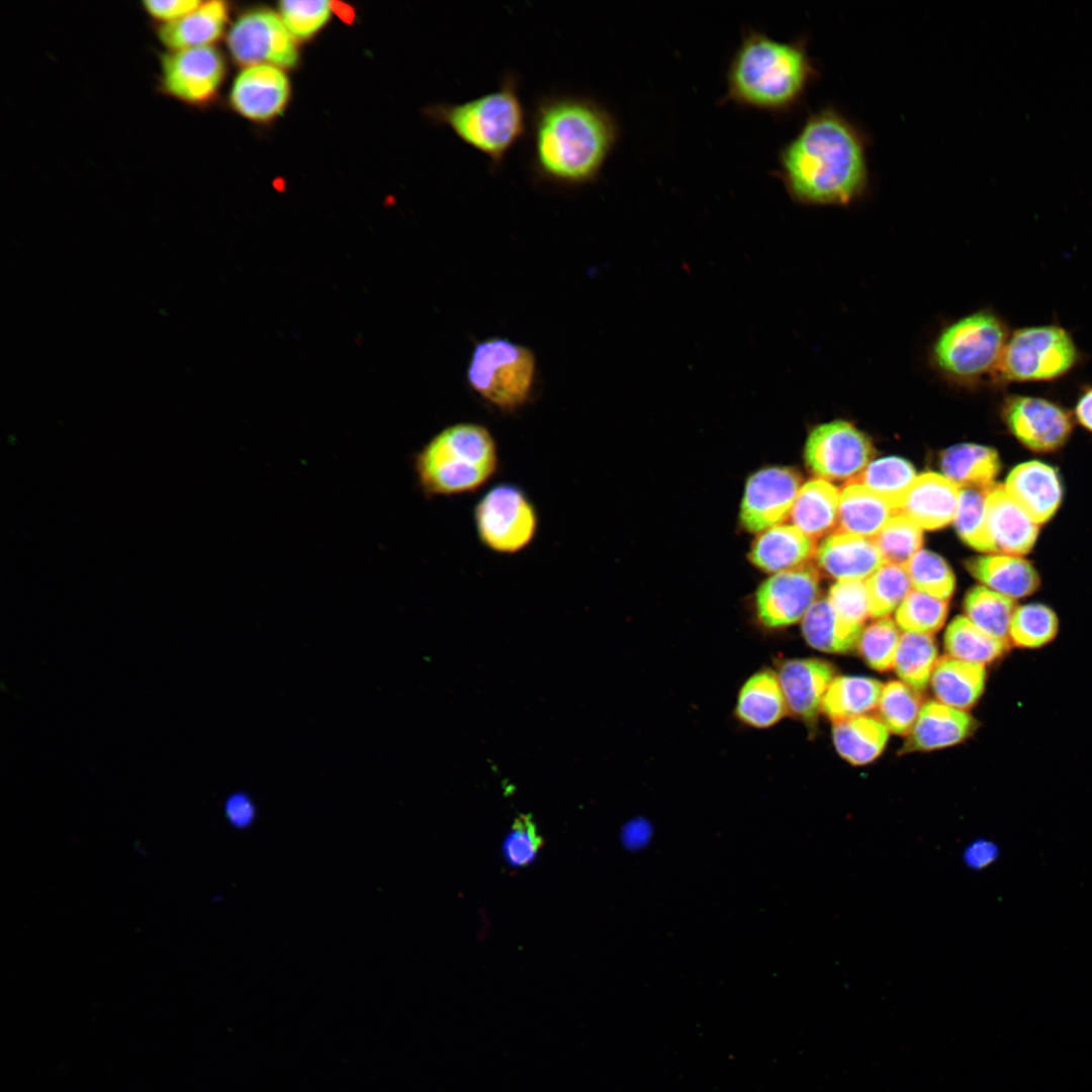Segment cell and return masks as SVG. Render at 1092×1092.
<instances>
[{
  "label": "cell",
  "mask_w": 1092,
  "mask_h": 1092,
  "mask_svg": "<svg viewBox=\"0 0 1092 1092\" xmlns=\"http://www.w3.org/2000/svg\"><path fill=\"white\" fill-rule=\"evenodd\" d=\"M1002 418L1011 434L1024 447L1037 453L1062 448L1074 427L1070 413L1038 396L1009 395L1003 402Z\"/></svg>",
  "instance_id": "13"
},
{
  "label": "cell",
  "mask_w": 1092,
  "mask_h": 1092,
  "mask_svg": "<svg viewBox=\"0 0 1092 1092\" xmlns=\"http://www.w3.org/2000/svg\"><path fill=\"white\" fill-rule=\"evenodd\" d=\"M904 567L914 589L944 601L952 596L954 574L938 554L922 549Z\"/></svg>",
  "instance_id": "43"
},
{
  "label": "cell",
  "mask_w": 1092,
  "mask_h": 1092,
  "mask_svg": "<svg viewBox=\"0 0 1092 1092\" xmlns=\"http://www.w3.org/2000/svg\"><path fill=\"white\" fill-rule=\"evenodd\" d=\"M985 665L948 655L938 658L930 682L939 703L959 709L972 708L983 694Z\"/></svg>",
  "instance_id": "28"
},
{
  "label": "cell",
  "mask_w": 1092,
  "mask_h": 1092,
  "mask_svg": "<svg viewBox=\"0 0 1092 1092\" xmlns=\"http://www.w3.org/2000/svg\"><path fill=\"white\" fill-rule=\"evenodd\" d=\"M923 704L917 691L903 681L883 686L878 712L886 728L898 735H909Z\"/></svg>",
  "instance_id": "41"
},
{
  "label": "cell",
  "mask_w": 1092,
  "mask_h": 1092,
  "mask_svg": "<svg viewBox=\"0 0 1092 1092\" xmlns=\"http://www.w3.org/2000/svg\"><path fill=\"white\" fill-rule=\"evenodd\" d=\"M223 813L228 823L236 829L250 827L257 815L256 805L249 794L234 792L223 803Z\"/></svg>",
  "instance_id": "50"
},
{
  "label": "cell",
  "mask_w": 1092,
  "mask_h": 1092,
  "mask_svg": "<svg viewBox=\"0 0 1092 1092\" xmlns=\"http://www.w3.org/2000/svg\"><path fill=\"white\" fill-rule=\"evenodd\" d=\"M293 38L279 16L271 11L256 10L235 22L226 42L239 64L292 67L298 59Z\"/></svg>",
  "instance_id": "12"
},
{
  "label": "cell",
  "mask_w": 1092,
  "mask_h": 1092,
  "mask_svg": "<svg viewBox=\"0 0 1092 1092\" xmlns=\"http://www.w3.org/2000/svg\"><path fill=\"white\" fill-rule=\"evenodd\" d=\"M535 356L526 347L493 338L478 343L467 369L470 387L489 403L514 411L528 400L535 376Z\"/></svg>",
  "instance_id": "8"
},
{
  "label": "cell",
  "mask_w": 1092,
  "mask_h": 1092,
  "mask_svg": "<svg viewBox=\"0 0 1092 1092\" xmlns=\"http://www.w3.org/2000/svg\"><path fill=\"white\" fill-rule=\"evenodd\" d=\"M498 453L482 425L457 423L442 429L416 454L414 468L427 496L473 492L495 474Z\"/></svg>",
  "instance_id": "4"
},
{
  "label": "cell",
  "mask_w": 1092,
  "mask_h": 1092,
  "mask_svg": "<svg viewBox=\"0 0 1092 1092\" xmlns=\"http://www.w3.org/2000/svg\"><path fill=\"white\" fill-rule=\"evenodd\" d=\"M1079 350L1056 325L1025 327L1009 335L994 379L999 382L1053 381L1078 363Z\"/></svg>",
  "instance_id": "7"
},
{
  "label": "cell",
  "mask_w": 1092,
  "mask_h": 1092,
  "mask_svg": "<svg viewBox=\"0 0 1092 1092\" xmlns=\"http://www.w3.org/2000/svg\"><path fill=\"white\" fill-rule=\"evenodd\" d=\"M543 845V838L531 815H519L503 844V851L508 862L513 867H524L533 861Z\"/></svg>",
  "instance_id": "48"
},
{
  "label": "cell",
  "mask_w": 1092,
  "mask_h": 1092,
  "mask_svg": "<svg viewBox=\"0 0 1092 1092\" xmlns=\"http://www.w3.org/2000/svg\"><path fill=\"white\" fill-rule=\"evenodd\" d=\"M1009 337L1006 323L983 308L946 325L933 341L929 363L945 380L975 386L994 379Z\"/></svg>",
  "instance_id": "6"
},
{
  "label": "cell",
  "mask_w": 1092,
  "mask_h": 1092,
  "mask_svg": "<svg viewBox=\"0 0 1092 1092\" xmlns=\"http://www.w3.org/2000/svg\"><path fill=\"white\" fill-rule=\"evenodd\" d=\"M961 487L944 475L925 472L917 475L900 513L922 529L937 530L954 519Z\"/></svg>",
  "instance_id": "21"
},
{
  "label": "cell",
  "mask_w": 1092,
  "mask_h": 1092,
  "mask_svg": "<svg viewBox=\"0 0 1092 1092\" xmlns=\"http://www.w3.org/2000/svg\"><path fill=\"white\" fill-rule=\"evenodd\" d=\"M778 678L788 711L811 722L821 711L824 696L835 678V668L819 658L791 659L781 665Z\"/></svg>",
  "instance_id": "18"
},
{
  "label": "cell",
  "mask_w": 1092,
  "mask_h": 1092,
  "mask_svg": "<svg viewBox=\"0 0 1092 1092\" xmlns=\"http://www.w3.org/2000/svg\"><path fill=\"white\" fill-rule=\"evenodd\" d=\"M819 72L805 38L781 41L748 29L727 71L725 99L776 113L800 104Z\"/></svg>",
  "instance_id": "3"
},
{
  "label": "cell",
  "mask_w": 1092,
  "mask_h": 1092,
  "mask_svg": "<svg viewBox=\"0 0 1092 1092\" xmlns=\"http://www.w3.org/2000/svg\"><path fill=\"white\" fill-rule=\"evenodd\" d=\"M622 835L624 843L635 849L647 843L651 829L645 820L635 819L624 827Z\"/></svg>",
  "instance_id": "52"
},
{
  "label": "cell",
  "mask_w": 1092,
  "mask_h": 1092,
  "mask_svg": "<svg viewBox=\"0 0 1092 1092\" xmlns=\"http://www.w3.org/2000/svg\"><path fill=\"white\" fill-rule=\"evenodd\" d=\"M900 637L893 620L888 617L876 619L862 629L856 647L871 668L884 672L894 668Z\"/></svg>",
  "instance_id": "45"
},
{
  "label": "cell",
  "mask_w": 1092,
  "mask_h": 1092,
  "mask_svg": "<svg viewBox=\"0 0 1092 1092\" xmlns=\"http://www.w3.org/2000/svg\"><path fill=\"white\" fill-rule=\"evenodd\" d=\"M938 660L937 646L930 634H901L894 669L903 682L919 692L924 690Z\"/></svg>",
  "instance_id": "36"
},
{
  "label": "cell",
  "mask_w": 1092,
  "mask_h": 1092,
  "mask_svg": "<svg viewBox=\"0 0 1092 1092\" xmlns=\"http://www.w3.org/2000/svg\"><path fill=\"white\" fill-rule=\"evenodd\" d=\"M862 629L843 624L827 598L810 607L802 619V634L806 642L822 652L846 653L857 645Z\"/></svg>",
  "instance_id": "33"
},
{
  "label": "cell",
  "mask_w": 1092,
  "mask_h": 1092,
  "mask_svg": "<svg viewBox=\"0 0 1092 1092\" xmlns=\"http://www.w3.org/2000/svg\"><path fill=\"white\" fill-rule=\"evenodd\" d=\"M947 613V601L912 589L897 608L895 620L904 632L932 635L941 629Z\"/></svg>",
  "instance_id": "44"
},
{
  "label": "cell",
  "mask_w": 1092,
  "mask_h": 1092,
  "mask_svg": "<svg viewBox=\"0 0 1092 1092\" xmlns=\"http://www.w3.org/2000/svg\"><path fill=\"white\" fill-rule=\"evenodd\" d=\"M787 711L778 674L769 669L751 675L739 692L736 715L751 727L768 728L778 723Z\"/></svg>",
  "instance_id": "29"
},
{
  "label": "cell",
  "mask_w": 1092,
  "mask_h": 1092,
  "mask_svg": "<svg viewBox=\"0 0 1092 1092\" xmlns=\"http://www.w3.org/2000/svg\"><path fill=\"white\" fill-rule=\"evenodd\" d=\"M820 575L808 563L797 569L772 574L757 588V617L767 628H783L802 620L817 601Z\"/></svg>",
  "instance_id": "15"
},
{
  "label": "cell",
  "mask_w": 1092,
  "mask_h": 1092,
  "mask_svg": "<svg viewBox=\"0 0 1092 1092\" xmlns=\"http://www.w3.org/2000/svg\"><path fill=\"white\" fill-rule=\"evenodd\" d=\"M965 565L986 587L1012 600L1028 597L1040 585L1033 564L1018 556L987 554L970 558Z\"/></svg>",
  "instance_id": "24"
},
{
  "label": "cell",
  "mask_w": 1092,
  "mask_h": 1092,
  "mask_svg": "<svg viewBox=\"0 0 1092 1092\" xmlns=\"http://www.w3.org/2000/svg\"><path fill=\"white\" fill-rule=\"evenodd\" d=\"M531 132L534 177L566 188L595 182L619 139L617 121L605 106L568 94L536 102Z\"/></svg>",
  "instance_id": "2"
},
{
  "label": "cell",
  "mask_w": 1092,
  "mask_h": 1092,
  "mask_svg": "<svg viewBox=\"0 0 1092 1092\" xmlns=\"http://www.w3.org/2000/svg\"><path fill=\"white\" fill-rule=\"evenodd\" d=\"M160 69L161 93L191 106L208 103L225 74L223 57L212 46L167 51Z\"/></svg>",
  "instance_id": "11"
},
{
  "label": "cell",
  "mask_w": 1092,
  "mask_h": 1092,
  "mask_svg": "<svg viewBox=\"0 0 1092 1092\" xmlns=\"http://www.w3.org/2000/svg\"><path fill=\"white\" fill-rule=\"evenodd\" d=\"M898 513L863 485L848 482L840 491L836 532L874 539Z\"/></svg>",
  "instance_id": "27"
},
{
  "label": "cell",
  "mask_w": 1092,
  "mask_h": 1092,
  "mask_svg": "<svg viewBox=\"0 0 1092 1092\" xmlns=\"http://www.w3.org/2000/svg\"><path fill=\"white\" fill-rule=\"evenodd\" d=\"M944 648L950 657L985 665L1001 657L1008 643L988 635L967 617L959 616L946 628Z\"/></svg>",
  "instance_id": "35"
},
{
  "label": "cell",
  "mask_w": 1092,
  "mask_h": 1092,
  "mask_svg": "<svg viewBox=\"0 0 1092 1092\" xmlns=\"http://www.w3.org/2000/svg\"><path fill=\"white\" fill-rule=\"evenodd\" d=\"M473 520L479 541L499 554L524 550L538 529L534 504L520 486L512 483L490 487L476 503Z\"/></svg>",
  "instance_id": "9"
},
{
  "label": "cell",
  "mask_w": 1092,
  "mask_h": 1092,
  "mask_svg": "<svg viewBox=\"0 0 1092 1092\" xmlns=\"http://www.w3.org/2000/svg\"><path fill=\"white\" fill-rule=\"evenodd\" d=\"M832 736L838 754L853 765H861L880 756L889 730L879 719L866 715L834 722Z\"/></svg>",
  "instance_id": "31"
},
{
  "label": "cell",
  "mask_w": 1092,
  "mask_h": 1092,
  "mask_svg": "<svg viewBox=\"0 0 1092 1092\" xmlns=\"http://www.w3.org/2000/svg\"><path fill=\"white\" fill-rule=\"evenodd\" d=\"M914 466L901 457L890 456L870 462L852 480L887 500L899 513L916 479Z\"/></svg>",
  "instance_id": "34"
},
{
  "label": "cell",
  "mask_w": 1092,
  "mask_h": 1092,
  "mask_svg": "<svg viewBox=\"0 0 1092 1092\" xmlns=\"http://www.w3.org/2000/svg\"><path fill=\"white\" fill-rule=\"evenodd\" d=\"M1004 488L1038 526L1055 516L1063 499V485L1058 470L1037 460L1015 466L1008 474Z\"/></svg>",
  "instance_id": "16"
},
{
  "label": "cell",
  "mask_w": 1092,
  "mask_h": 1092,
  "mask_svg": "<svg viewBox=\"0 0 1092 1092\" xmlns=\"http://www.w3.org/2000/svg\"><path fill=\"white\" fill-rule=\"evenodd\" d=\"M885 562L905 566L921 550L922 528L902 513L896 514L874 538Z\"/></svg>",
  "instance_id": "42"
},
{
  "label": "cell",
  "mask_w": 1092,
  "mask_h": 1092,
  "mask_svg": "<svg viewBox=\"0 0 1092 1092\" xmlns=\"http://www.w3.org/2000/svg\"><path fill=\"white\" fill-rule=\"evenodd\" d=\"M229 8L223 1L202 2L183 18L157 27V36L168 51L210 46L225 27Z\"/></svg>",
  "instance_id": "26"
},
{
  "label": "cell",
  "mask_w": 1092,
  "mask_h": 1092,
  "mask_svg": "<svg viewBox=\"0 0 1092 1092\" xmlns=\"http://www.w3.org/2000/svg\"><path fill=\"white\" fill-rule=\"evenodd\" d=\"M870 617L886 618L897 610L912 590L909 575L904 566L884 562L866 580Z\"/></svg>",
  "instance_id": "39"
},
{
  "label": "cell",
  "mask_w": 1092,
  "mask_h": 1092,
  "mask_svg": "<svg viewBox=\"0 0 1092 1092\" xmlns=\"http://www.w3.org/2000/svg\"><path fill=\"white\" fill-rule=\"evenodd\" d=\"M1000 855L998 844L988 838L969 842L963 850V861L971 870L981 871L995 863Z\"/></svg>",
  "instance_id": "51"
},
{
  "label": "cell",
  "mask_w": 1092,
  "mask_h": 1092,
  "mask_svg": "<svg viewBox=\"0 0 1092 1092\" xmlns=\"http://www.w3.org/2000/svg\"><path fill=\"white\" fill-rule=\"evenodd\" d=\"M426 113L447 126L460 141L486 156L493 169L525 135L526 114L519 96L518 78L505 74L499 86L460 103H438Z\"/></svg>",
  "instance_id": "5"
},
{
  "label": "cell",
  "mask_w": 1092,
  "mask_h": 1092,
  "mask_svg": "<svg viewBox=\"0 0 1092 1092\" xmlns=\"http://www.w3.org/2000/svg\"><path fill=\"white\" fill-rule=\"evenodd\" d=\"M802 477L794 469L767 467L749 476L742 497L739 519L750 533H762L790 518Z\"/></svg>",
  "instance_id": "14"
},
{
  "label": "cell",
  "mask_w": 1092,
  "mask_h": 1092,
  "mask_svg": "<svg viewBox=\"0 0 1092 1092\" xmlns=\"http://www.w3.org/2000/svg\"><path fill=\"white\" fill-rule=\"evenodd\" d=\"M289 97L286 75L270 65L251 66L235 79L230 93L234 109L252 120H268L279 114Z\"/></svg>",
  "instance_id": "17"
},
{
  "label": "cell",
  "mask_w": 1092,
  "mask_h": 1092,
  "mask_svg": "<svg viewBox=\"0 0 1092 1092\" xmlns=\"http://www.w3.org/2000/svg\"><path fill=\"white\" fill-rule=\"evenodd\" d=\"M1074 414L1077 422L1092 433V386L1085 388L1080 394Z\"/></svg>",
  "instance_id": "53"
},
{
  "label": "cell",
  "mask_w": 1092,
  "mask_h": 1092,
  "mask_svg": "<svg viewBox=\"0 0 1092 1092\" xmlns=\"http://www.w3.org/2000/svg\"><path fill=\"white\" fill-rule=\"evenodd\" d=\"M819 569L827 576L866 581L885 561L874 539L835 532L816 549Z\"/></svg>",
  "instance_id": "19"
},
{
  "label": "cell",
  "mask_w": 1092,
  "mask_h": 1092,
  "mask_svg": "<svg viewBox=\"0 0 1092 1092\" xmlns=\"http://www.w3.org/2000/svg\"><path fill=\"white\" fill-rule=\"evenodd\" d=\"M875 454L871 439L852 423L834 420L816 426L805 444L809 469L825 480H852Z\"/></svg>",
  "instance_id": "10"
},
{
  "label": "cell",
  "mask_w": 1092,
  "mask_h": 1092,
  "mask_svg": "<svg viewBox=\"0 0 1092 1092\" xmlns=\"http://www.w3.org/2000/svg\"><path fill=\"white\" fill-rule=\"evenodd\" d=\"M840 491L825 479L816 478L802 484L790 520L804 534L816 539L837 529Z\"/></svg>",
  "instance_id": "25"
},
{
  "label": "cell",
  "mask_w": 1092,
  "mask_h": 1092,
  "mask_svg": "<svg viewBox=\"0 0 1092 1092\" xmlns=\"http://www.w3.org/2000/svg\"><path fill=\"white\" fill-rule=\"evenodd\" d=\"M883 684L866 676H837L830 684L821 711L834 722L847 720L876 710Z\"/></svg>",
  "instance_id": "32"
},
{
  "label": "cell",
  "mask_w": 1092,
  "mask_h": 1092,
  "mask_svg": "<svg viewBox=\"0 0 1092 1092\" xmlns=\"http://www.w3.org/2000/svg\"><path fill=\"white\" fill-rule=\"evenodd\" d=\"M947 478L962 487L986 489L994 485L1001 461L997 451L978 444H959L945 449L939 459Z\"/></svg>",
  "instance_id": "30"
},
{
  "label": "cell",
  "mask_w": 1092,
  "mask_h": 1092,
  "mask_svg": "<svg viewBox=\"0 0 1092 1092\" xmlns=\"http://www.w3.org/2000/svg\"><path fill=\"white\" fill-rule=\"evenodd\" d=\"M1059 630L1057 614L1043 604L1016 607L1011 618L1008 639L1022 648H1038L1050 643Z\"/></svg>",
  "instance_id": "40"
},
{
  "label": "cell",
  "mask_w": 1092,
  "mask_h": 1092,
  "mask_svg": "<svg viewBox=\"0 0 1092 1092\" xmlns=\"http://www.w3.org/2000/svg\"><path fill=\"white\" fill-rule=\"evenodd\" d=\"M989 488L962 487L953 521L958 535L967 545L978 551L995 553L986 519Z\"/></svg>",
  "instance_id": "38"
},
{
  "label": "cell",
  "mask_w": 1092,
  "mask_h": 1092,
  "mask_svg": "<svg viewBox=\"0 0 1092 1092\" xmlns=\"http://www.w3.org/2000/svg\"><path fill=\"white\" fill-rule=\"evenodd\" d=\"M815 541L792 524H781L758 535L749 559L757 568L780 573L806 565L816 553Z\"/></svg>",
  "instance_id": "23"
},
{
  "label": "cell",
  "mask_w": 1092,
  "mask_h": 1092,
  "mask_svg": "<svg viewBox=\"0 0 1092 1092\" xmlns=\"http://www.w3.org/2000/svg\"><path fill=\"white\" fill-rule=\"evenodd\" d=\"M198 0H147L142 2L145 12L159 25L175 22L201 5Z\"/></svg>",
  "instance_id": "49"
},
{
  "label": "cell",
  "mask_w": 1092,
  "mask_h": 1092,
  "mask_svg": "<svg viewBox=\"0 0 1092 1092\" xmlns=\"http://www.w3.org/2000/svg\"><path fill=\"white\" fill-rule=\"evenodd\" d=\"M281 19L291 35L304 39L320 30L331 16V3L327 0L280 2Z\"/></svg>",
  "instance_id": "47"
},
{
  "label": "cell",
  "mask_w": 1092,
  "mask_h": 1092,
  "mask_svg": "<svg viewBox=\"0 0 1092 1092\" xmlns=\"http://www.w3.org/2000/svg\"><path fill=\"white\" fill-rule=\"evenodd\" d=\"M867 148L855 123L834 107H822L782 148L777 175L795 202L848 206L870 186Z\"/></svg>",
  "instance_id": "1"
},
{
  "label": "cell",
  "mask_w": 1092,
  "mask_h": 1092,
  "mask_svg": "<svg viewBox=\"0 0 1092 1092\" xmlns=\"http://www.w3.org/2000/svg\"><path fill=\"white\" fill-rule=\"evenodd\" d=\"M974 729L975 721L965 711L929 701L922 706L903 750L930 751L951 746L964 741Z\"/></svg>",
  "instance_id": "22"
},
{
  "label": "cell",
  "mask_w": 1092,
  "mask_h": 1092,
  "mask_svg": "<svg viewBox=\"0 0 1092 1092\" xmlns=\"http://www.w3.org/2000/svg\"><path fill=\"white\" fill-rule=\"evenodd\" d=\"M827 599L843 624L863 629V624L870 617L866 581H836L830 586Z\"/></svg>",
  "instance_id": "46"
},
{
  "label": "cell",
  "mask_w": 1092,
  "mask_h": 1092,
  "mask_svg": "<svg viewBox=\"0 0 1092 1092\" xmlns=\"http://www.w3.org/2000/svg\"><path fill=\"white\" fill-rule=\"evenodd\" d=\"M987 526L995 553L1025 555L1033 548L1039 526L1007 494L1004 485L994 484L986 497Z\"/></svg>",
  "instance_id": "20"
},
{
  "label": "cell",
  "mask_w": 1092,
  "mask_h": 1092,
  "mask_svg": "<svg viewBox=\"0 0 1092 1092\" xmlns=\"http://www.w3.org/2000/svg\"><path fill=\"white\" fill-rule=\"evenodd\" d=\"M1014 600L986 586L971 588L964 600L967 618L988 635L1007 641Z\"/></svg>",
  "instance_id": "37"
}]
</instances>
